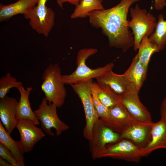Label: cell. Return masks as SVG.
Segmentation results:
<instances>
[{
  "label": "cell",
  "mask_w": 166,
  "mask_h": 166,
  "mask_svg": "<svg viewBox=\"0 0 166 166\" xmlns=\"http://www.w3.org/2000/svg\"><path fill=\"white\" fill-rule=\"evenodd\" d=\"M140 0H121L116 6L103 10L89 13V22L92 26L101 28L108 38L111 47L126 52L134 44L133 35L129 30L127 15L131 6Z\"/></svg>",
  "instance_id": "cell-1"
},
{
  "label": "cell",
  "mask_w": 166,
  "mask_h": 166,
  "mask_svg": "<svg viewBox=\"0 0 166 166\" xmlns=\"http://www.w3.org/2000/svg\"><path fill=\"white\" fill-rule=\"evenodd\" d=\"M97 52V49L94 48H83L80 49L77 56V67L71 74L62 75L64 83L71 85L93 78L96 79L105 73L112 70L114 66L112 62L94 69L89 68L86 65V61L88 58Z\"/></svg>",
  "instance_id": "cell-2"
},
{
  "label": "cell",
  "mask_w": 166,
  "mask_h": 166,
  "mask_svg": "<svg viewBox=\"0 0 166 166\" xmlns=\"http://www.w3.org/2000/svg\"><path fill=\"white\" fill-rule=\"evenodd\" d=\"M61 73L58 63L50 64L43 73L41 86L48 102L55 104L57 108L63 105L66 96L65 84Z\"/></svg>",
  "instance_id": "cell-3"
},
{
  "label": "cell",
  "mask_w": 166,
  "mask_h": 166,
  "mask_svg": "<svg viewBox=\"0 0 166 166\" xmlns=\"http://www.w3.org/2000/svg\"><path fill=\"white\" fill-rule=\"evenodd\" d=\"M131 20L128 21V26L132 31L134 38V50H138L139 45L145 36L149 37L154 32L156 18L145 9H142L136 4L129 10Z\"/></svg>",
  "instance_id": "cell-4"
},
{
  "label": "cell",
  "mask_w": 166,
  "mask_h": 166,
  "mask_svg": "<svg viewBox=\"0 0 166 166\" xmlns=\"http://www.w3.org/2000/svg\"><path fill=\"white\" fill-rule=\"evenodd\" d=\"M93 82L92 79L71 85L83 105L86 121L83 135L89 141L92 138L93 125L99 118L93 104L92 95Z\"/></svg>",
  "instance_id": "cell-5"
},
{
  "label": "cell",
  "mask_w": 166,
  "mask_h": 166,
  "mask_svg": "<svg viewBox=\"0 0 166 166\" xmlns=\"http://www.w3.org/2000/svg\"><path fill=\"white\" fill-rule=\"evenodd\" d=\"M47 1L38 0L36 5L24 15L32 28L46 37L54 26L55 16L53 10L46 5Z\"/></svg>",
  "instance_id": "cell-6"
},
{
  "label": "cell",
  "mask_w": 166,
  "mask_h": 166,
  "mask_svg": "<svg viewBox=\"0 0 166 166\" xmlns=\"http://www.w3.org/2000/svg\"><path fill=\"white\" fill-rule=\"evenodd\" d=\"M121 134L106 125L100 118L94 123L92 136L89 140V148L93 160L99 158L106 148L107 144L120 140Z\"/></svg>",
  "instance_id": "cell-7"
},
{
  "label": "cell",
  "mask_w": 166,
  "mask_h": 166,
  "mask_svg": "<svg viewBox=\"0 0 166 166\" xmlns=\"http://www.w3.org/2000/svg\"><path fill=\"white\" fill-rule=\"evenodd\" d=\"M57 107L53 103L49 104L44 97L34 113L41 122L42 129L49 136H54L51 129L54 128L57 136L60 135L64 131L69 129V126L62 122L57 113Z\"/></svg>",
  "instance_id": "cell-8"
},
{
  "label": "cell",
  "mask_w": 166,
  "mask_h": 166,
  "mask_svg": "<svg viewBox=\"0 0 166 166\" xmlns=\"http://www.w3.org/2000/svg\"><path fill=\"white\" fill-rule=\"evenodd\" d=\"M107 147L99 158L110 157L138 163L143 157L141 148L130 140L122 139Z\"/></svg>",
  "instance_id": "cell-9"
},
{
  "label": "cell",
  "mask_w": 166,
  "mask_h": 166,
  "mask_svg": "<svg viewBox=\"0 0 166 166\" xmlns=\"http://www.w3.org/2000/svg\"><path fill=\"white\" fill-rule=\"evenodd\" d=\"M36 125L30 120H17L16 128L20 135L19 142L24 153L31 151L36 144L45 136L42 129Z\"/></svg>",
  "instance_id": "cell-10"
},
{
  "label": "cell",
  "mask_w": 166,
  "mask_h": 166,
  "mask_svg": "<svg viewBox=\"0 0 166 166\" xmlns=\"http://www.w3.org/2000/svg\"><path fill=\"white\" fill-rule=\"evenodd\" d=\"M138 92L131 84L128 91L122 95L121 102L136 121L145 123H152L150 113L140 101Z\"/></svg>",
  "instance_id": "cell-11"
},
{
  "label": "cell",
  "mask_w": 166,
  "mask_h": 166,
  "mask_svg": "<svg viewBox=\"0 0 166 166\" xmlns=\"http://www.w3.org/2000/svg\"><path fill=\"white\" fill-rule=\"evenodd\" d=\"M153 123L137 122L132 124L123 129L120 134L119 140L126 139L130 140L141 148H144L150 140Z\"/></svg>",
  "instance_id": "cell-12"
},
{
  "label": "cell",
  "mask_w": 166,
  "mask_h": 166,
  "mask_svg": "<svg viewBox=\"0 0 166 166\" xmlns=\"http://www.w3.org/2000/svg\"><path fill=\"white\" fill-rule=\"evenodd\" d=\"M18 102L16 98L7 95L0 99V121L10 135L16 127V109Z\"/></svg>",
  "instance_id": "cell-13"
},
{
  "label": "cell",
  "mask_w": 166,
  "mask_h": 166,
  "mask_svg": "<svg viewBox=\"0 0 166 166\" xmlns=\"http://www.w3.org/2000/svg\"><path fill=\"white\" fill-rule=\"evenodd\" d=\"M166 141V123L160 120L153 123L150 140L144 148H141L143 156H146L157 149L165 148Z\"/></svg>",
  "instance_id": "cell-14"
},
{
  "label": "cell",
  "mask_w": 166,
  "mask_h": 166,
  "mask_svg": "<svg viewBox=\"0 0 166 166\" xmlns=\"http://www.w3.org/2000/svg\"><path fill=\"white\" fill-rule=\"evenodd\" d=\"M17 89L20 97L16 107V120L27 119L32 121L36 125L39 124V121L32 109L29 100L30 94L33 88L29 87L25 89L22 86Z\"/></svg>",
  "instance_id": "cell-15"
},
{
  "label": "cell",
  "mask_w": 166,
  "mask_h": 166,
  "mask_svg": "<svg viewBox=\"0 0 166 166\" xmlns=\"http://www.w3.org/2000/svg\"><path fill=\"white\" fill-rule=\"evenodd\" d=\"M96 79L97 83L108 85L116 93L121 96L128 91L131 85L123 74H116L112 70L105 73Z\"/></svg>",
  "instance_id": "cell-16"
},
{
  "label": "cell",
  "mask_w": 166,
  "mask_h": 166,
  "mask_svg": "<svg viewBox=\"0 0 166 166\" xmlns=\"http://www.w3.org/2000/svg\"><path fill=\"white\" fill-rule=\"evenodd\" d=\"M38 0H18L7 5L0 4V21L9 20L18 14L24 15L36 6Z\"/></svg>",
  "instance_id": "cell-17"
},
{
  "label": "cell",
  "mask_w": 166,
  "mask_h": 166,
  "mask_svg": "<svg viewBox=\"0 0 166 166\" xmlns=\"http://www.w3.org/2000/svg\"><path fill=\"white\" fill-rule=\"evenodd\" d=\"M148 69L140 62L136 55L129 67L123 74L129 82L139 92L146 78Z\"/></svg>",
  "instance_id": "cell-18"
},
{
  "label": "cell",
  "mask_w": 166,
  "mask_h": 166,
  "mask_svg": "<svg viewBox=\"0 0 166 166\" xmlns=\"http://www.w3.org/2000/svg\"><path fill=\"white\" fill-rule=\"evenodd\" d=\"M92 95L93 104L99 118L107 126L114 131L121 134L123 128L116 122L110 115L109 108L105 106L99 100L96 89L93 86Z\"/></svg>",
  "instance_id": "cell-19"
},
{
  "label": "cell",
  "mask_w": 166,
  "mask_h": 166,
  "mask_svg": "<svg viewBox=\"0 0 166 166\" xmlns=\"http://www.w3.org/2000/svg\"><path fill=\"white\" fill-rule=\"evenodd\" d=\"M0 143L6 147L12 153L19 166H24V152L19 141L13 140L6 131L0 121Z\"/></svg>",
  "instance_id": "cell-20"
},
{
  "label": "cell",
  "mask_w": 166,
  "mask_h": 166,
  "mask_svg": "<svg viewBox=\"0 0 166 166\" xmlns=\"http://www.w3.org/2000/svg\"><path fill=\"white\" fill-rule=\"evenodd\" d=\"M93 86L97 91L98 99L108 108L121 102L122 96L116 93L108 85L93 82Z\"/></svg>",
  "instance_id": "cell-21"
},
{
  "label": "cell",
  "mask_w": 166,
  "mask_h": 166,
  "mask_svg": "<svg viewBox=\"0 0 166 166\" xmlns=\"http://www.w3.org/2000/svg\"><path fill=\"white\" fill-rule=\"evenodd\" d=\"M109 109L110 115L123 130L132 124L139 122L133 118L121 102Z\"/></svg>",
  "instance_id": "cell-22"
},
{
  "label": "cell",
  "mask_w": 166,
  "mask_h": 166,
  "mask_svg": "<svg viewBox=\"0 0 166 166\" xmlns=\"http://www.w3.org/2000/svg\"><path fill=\"white\" fill-rule=\"evenodd\" d=\"M101 0H82L70 16L72 19L84 18L89 13L95 10H103L104 8Z\"/></svg>",
  "instance_id": "cell-23"
},
{
  "label": "cell",
  "mask_w": 166,
  "mask_h": 166,
  "mask_svg": "<svg viewBox=\"0 0 166 166\" xmlns=\"http://www.w3.org/2000/svg\"><path fill=\"white\" fill-rule=\"evenodd\" d=\"M138 50V52L136 55L138 59L147 69L152 56L160 51L157 45L151 42L148 36H145L143 38Z\"/></svg>",
  "instance_id": "cell-24"
},
{
  "label": "cell",
  "mask_w": 166,
  "mask_h": 166,
  "mask_svg": "<svg viewBox=\"0 0 166 166\" xmlns=\"http://www.w3.org/2000/svg\"><path fill=\"white\" fill-rule=\"evenodd\" d=\"M150 41L158 46L160 51L163 50L166 46V20L163 15L160 14L155 30L149 37Z\"/></svg>",
  "instance_id": "cell-25"
},
{
  "label": "cell",
  "mask_w": 166,
  "mask_h": 166,
  "mask_svg": "<svg viewBox=\"0 0 166 166\" xmlns=\"http://www.w3.org/2000/svg\"><path fill=\"white\" fill-rule=\"evenodd\" d=\"M22 85V82L18 81L10 73H6L0 79V99L5 97L10 89L13 88L17 89Z\"/></svg>",
  "instance_id": "cell-26"
},
{
  "label": "cell",
  "mask_w": 166,
  "mask_h": 166,
  "mask_svg": "<svg viewBox=\"0 0 166 166\" xmlns=\"http://www.w3.org/2000/svg\"><path fill=\"white\" fill-rule=\"evenodd\" d=\"M0 156L9 163L11 166H19L18 162L10 151L0 143Z\"/></svg>",
  "instance_id": "cell-27"
},
{
  "label": "cell",
  "mask_w": 166,
  "mask_h": 166,
  "mask_svg": "<svg viewBox=\"0 0 166 166\" xmlns=\"http://www.w3.org/2000/svg\"><path fill=\"white\" fill-rule=\"evenodd\" d=\"M160 120L166 123V97L162 101L160 109Z\"/></svg>",
  "instance_id": "cell-28"
},
{
  "label": "cell",
  "mask_w": 166,
  "mask_h": 166,
  "mask_svg": "<svg viewBox=\"0 0 166 166\" xmlns=\"http://www.w3.org/2000/svg\"><path fill=\"white\" fill-rule=\"evenodd\" d=\"M82 0H56V2L59 6L62 8L63 4L69 2L75 6L78 5Z\"/></svg>",
  "instance_id": "cell-29"
},
{
  "label": "cell",
  "mask_w": 166,
  "mask_h": 166,
  "mask_svg": "<svg viewBox=\"0 0 166 166\" xmlns=\"http://www.w3.org/2000/svg\"><path fill=\"white\" fill-rule=\"evenodd\" d=\"M154 7L157 10L163 9L166 6V0H154Z\"/></svg>",
  "instance_id": "cell-30"
},
{
  "label": "cell",
  "mask_w": 166,
  "mask_h": 166,
  "mask_svg": "<svg viewBox=\"0 0 166 166\" xmlns=\"http://www.w3.org/2000/svg\"><path fill=\"white\" fill-rule=\"evenodd\" d=\"M0 166H11V164L2 157H0Z\"/></svg>",
  "instance_id": "cell-31"
},
{
  "label": "cell",
  "mask_w": 166,
  "mask_h": 166,
  "mask_svg": "<svg viewBox=\"0 0 166 166\" xmlns=\"http://www.w3.org/2000/svg\"><path fill=\"white\" fill-rule=\"evenodd\" d=\"M165 148L166 149V141L165 145Z\"/></svg>",
  "instance_id": "cell-32"
},
{
  "label": "cell",
  "mask_w": 166,
  "mask_h": 166,
  "mask_svg": "<svg viewBox=\"0 0 166 166\" xmlns=\"http://www.w3.org/2000/svg\"><path fill=\"white\" fill-rule=\"evenodd\" d=\"M101 1L102 2L103 0H101Z\"/></svg>",
  "instance_id": "cell-33"
}]
</instances>
